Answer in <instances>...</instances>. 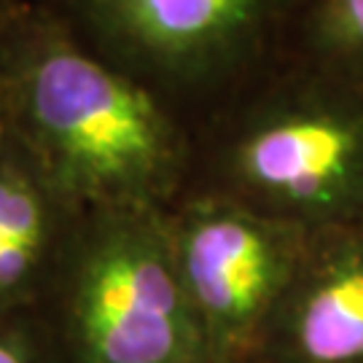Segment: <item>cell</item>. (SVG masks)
<instances>
[{"label":"cell","mask_w":363,"mask_h":363,"mask_svg":"<svg viewBox=\"0 0 363 363\" xmlns=\"http://www.w3.org/2000/svg\"><path fill=\"white\" fill-rule=\"evenodd\" d=\"M167 223L175 267L213 363L256 352L310 232L223 194L196 196Z\"/></svg>","instance_id":"cell-4"},{"label":"cell","mask_w":363,"mask_h":363,"mask_svg":"<svg viewBox=\"0 0 363 363\" xmlns=\"http://www.w3.org/2000/svg\"><path fill=\"white\" fill-rule=\"evenodd\" d=\"M229 363H277V361H272V358L264 355V352H250L245 358H237V361H229Z\"/></svg>","instance_id":"cell-11"},{"label":"cell","mask_w":363,"mask_h":363,"mask_svg":"<svg viewBox=\"0 0 363 363\" xmlns=\"http://www.w3.org/2000/svg\"><path fill=\"white\" fill-rule=\"evenodd\" d=\"M52 334L65 363H213L162 210L86 213L60 264Z\"/></svg>","instance_id":"cell-2"},{"label":"cell","mask_w":363,"mask_h":363,"mask_svg":"<svg viewBox=\"0 0 363 363\" xmlns=\"http://www.w3.org/2000/svg\"><path fill=\"white\" fill-rule=\"evenodd\" d=\"M13 143L11 121H9V108H6V97H3V86H0V162L9 154V148Z\"/></svg>","instance_id":"cell-10"},{"label":"cell","mask_w":363,"mask_h":363,"mask_svg":"<svg viewBox=\"0 0 363 363\" xmlns=\"http://www.w3.org/2000/svg\"><path fill=\"white\" fill-rule=\"evenodd\" d=\"M304 65L363 86V0H298Z\"/></svg>","instance_id":"cell-7"},{"label":"cell","mask_w":363,"mask_h":363,"mask_svg":"<svg viewBox=\"0 0 363 363\" xmlns=\"http://www.w3.org/2000/svg\"><path fill=\"white\" fill-rule=\"evenodd\" d=\"M89 25L135 65L172 81L226 73L298 0H78Z\"/></svg>","instance_id":"cell-5"},{"label":"cell","mask_w":363,"mask_h":363,"mask_svg":"<svg viewBox=\"0 0 363 363\" xmlns=\"http://www.w3.org/2000/svg\"><path fill=\"white\" fill-rule=\"evenodd\" d=\"M52 237H3L0 240V310L27 296L49 256Z\"/></svg>","instance_id":"cell-8"},{"label":"cell","mask_w":363,"mask_h":363,"mask_svg":"<svg viewBox=\"0 0 363 363\" xmlns=\"http://www.w3.org/2000/svg\"><path fill=\"white\" fill-rule=\"evenodd\" d=\"M220 178L216 194L304 232L363 223V86L298 67L237 121Z\"/></svg>","instance_id":"cell-3"},{"label":"cell","mask_w":363,"mask_h":363,"mask_svg":"<svg viewBox=\"0 0 363 363\" xmlns=\"http://www.w3.org/2000/svg\"><path fill=\"white\" fill-rule=\"evenodd\" d=\"M256 352L277 363H363V223L307 234Z\"/></svg>","instance_id":"cell-6"},{"label":"cell","mask_w":363,"mask_h":363,"mask_svg":"<svg viewBox=\"0 0 363 363\" xmlns=\"http://www.w3.org/2000/svg\"><path fill=\"white\" fill-rule=\"evenodd\" d=\"M13 138L57 205L156 208L181 178L183 143L154 94L54 27H33L0 62Z\"/></svg>","instance_id":"cell-1"},{"label":"cell","mask_w":363,"mask_h":363,"mask_svg":"<svg viewBox=\"0 0 363 363\" xmlns=\"http://www.w3.org/2000/svg\"><path fill=\"white\" fill-rule=\"evenodd\" d=\"M0 363H65L54 342L52 328L22 320L13 325H0Z\"/></svg>","instance_id":"cell-9"}]
</instances>
